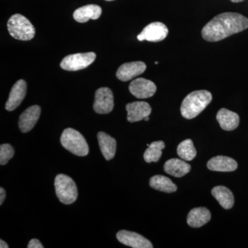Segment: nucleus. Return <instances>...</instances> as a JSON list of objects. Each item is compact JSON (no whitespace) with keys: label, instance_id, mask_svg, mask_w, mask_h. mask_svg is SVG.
I'll return each mask as SVG.
<instances>
[{"label":"nucleus","instance_id":"f257e3e1","mask_svg":"<svg viewBox=\"0 0 248 248\" xmlns=\"http://www.w3.org/2000/svg\"><path fill=\"white\" fill-rule=\"evenodd\" d=\"M248 19L236 13H224L214 17L202 29V36L208 42H218L247 29Z\"/></svg>","mask_w":248,"mask_h":248},{"label":"nucleus","instance_id":"f03ea898","mask_svg":"<svg viewBox=\"0 0 248 248\" xmlns=\"http://www.w3.org/2000/svg\"><path fill=\"white\" fill-rule=\"evenodd\" d=\"M213 99L211 93L207 91H197L190 93L183 101L181 112L184 118L194 119L200 115Z\"/></svg>","mask_w":248,"mask_h":248},{"label":"nucleus","instance_id":"7ed1b4c3","mask_svg":"<svg viewBox=\"0 0 248 248\" xmlns=\"http://www.w3.org/2000/svg\"><path fill=\"white\" fill-rule=\"evenodd\" d=\"M62 146L67 151L79 156H84L89 153L87 142L79 132L73 128H66L63 130L60 138Z\"/></svg>","mask_w":248,"mask_h":248},{"label":"nucleus","instance_id":"20e7f679","mask_svg":"<svg viewBox=\"0 0 248 248\" xmlns=\"http://www.w3.org/2000/svg\"><path fill=\"white\" fill-rule=\"evenodd\" d=\"M10 35L16 40L29 41L35 35V29L27 17L20 14L11 16L7 24Z\"/></svg>","mask_w":248,"mask_h":248},{"label":"nucleus","instance_id":"39448f33","mask_svg":"<svg viewBox=\"0 0 248 248\" xmlns=\"http://www.w3.org/2000/svg\"><path fill=\"white\" fill-rule=\"evenodd\" d=\"M55 192L62 203L70 205L74 203L78 197L76 183L66 174H60L55 179Z\"/></svg>","mask_w":248,"mask_h":248},{"label":"nucleus","instance_id":"423d86ee","mask_svg":"<svg viewBox=\"0 0 248 248\" xmlns=\"http://www.w3.org/2000/svg\"><path fill=\"white\" fill-rule=\"evenodd\" d=\"M96 57V54L93 52L68 55L62 60L60 67L65 71H79L92 64L95 60Z\"/></svg>","mask_w":248,"mask_h":248},{"label":"nucleus","instance_id":"0eeeda50","mask_svg":"<svg viewBox=\"0 0 248 248\" xmlns=\"http://www.w3.org/2000/svg\"><path fill=\"white\" fill-rule=\"evenodd\" d=\"M114 96L108 88L103 87L97 90L93 104L94 110L98 114H108L113 110Z\"/></svg>","mask_w":248,"mask_h":248},{"label":"nucleus","instance_id":"6e6552de","mask_svg":"<svg viewBox=\"0 0 248 248\" xmlns=\"http://www.w3.org/2000/svg\"><path fill=\"white\" fill-rule=\"evenodd\" d=\"M169 34V29L161 22H153L148 24L143 29V31L138 35L139 41L158 42L164 40Z\"/></svg>","mask_w":248,"mask_h":248},{"label":"nucleus","instance_id":"1a4fd4ad","mask_svg":"<svg viewBox=\"0 0 248 248\" xmlns=\"http://www.w3.org/2000/svg\"><path fill=\"white\" fill-rule=\"evenodd\" d=\"M129 91L138 99H146L154 95L156 91V86L150 80L138 78L130 83Z\"/></svg>","mask_w":248,"mask_h":248},{"label":"nucleus","instance_id":"9d476101","mask_svg":"<svg viewBox=\"0 0 248 248\" xmlns=\"http://www.w3.org/2000/svg\"><path fill=\"white\" fill-rule=\"evenodd\" d=\"M117 239L125 246L134 248H153L149 240L133 232L121 231L117 234Z\"/></svg>","mask_w":248,"mask_h":248},{"label":"nucleus","instance_id":"9b49d317","mask_svg":"<svg viewBox=\"0 0 248 248\" xmlns=\"http://www.w3.org/2000/svg\"><path fill=\"white\" fill-rule=\"evenodd\" d=\"M146 69V65L143 62H128L119 68L116 76L121 81H128L144 73Z\"/></svg>","mask_w":248,"mask_h":248},{"label":"nucleus","instance_id":"f8f14e48","mask_svg":"<svg viewBox=\"0 0 248 248\" xmlns=\"http://www.w3.org/2000/svg\"><path fill=\"white\" fill-rule=\"evenodd\" d=\"M41 108L35 105L28 108L19 117V128L23 133L31 131L40 118Z\"/></svg>","mask_w":248,"mask_h":248},{"label":"nucleus","instance_id":"ddd939ff","mask_svg":"<svg viewBox=\"0 0 248 248\" xmlns=\"http://www.w3.org/2000/svg\"><path fill=\"white\" fill-rule=\"evenodd\" d=\"M128 112V121L130 123L144 120L151 115L152 108L149 104L145 102H135L128 104L125 107Z\"/></svg>","mask_w":248,"mask_h":248},{"label":"nucleus","instance_id":"4468645a","mask_svg":"<svg viewBox=\"0 0 248 248\" xmlns=\"http://www.w3.org/2000/svg\"><path fill=\"white\" fill-rule=\"evenodd\" d=\"M27 89V82L24 80H19L14 84L10 93L9 99L5 106L6 110H14L20 105L25 98Z\"/></svg>","mask_w":248,"mask_h":248},{"label":"nucleus","instance_id":"2eb2a0df","mask_svg":"<svg viewBox=\"0 0 248 248\" xmlns=\"http://www.w3.org/2000/svg\"><path fill=\"white\" fill-rule=\"evenodd\" d=\"M208 168L210 170L217 172H232L238 167L237 163L231 157L217 156L209 160Z\"/></svg>","mask_w":248,"mask_h":248},{"label":"nucleus","instance_id":"dca6fc26","mask_svg":"<svg viewBox=\"0 0 248 248\" xmlns=\"http://www.w3.org/2000/svg\"><path fill=\"white\" fill-rule=\"evenodd\" d=\"M102 14V9L100 6L89 4L77 9L73 14V17L78 22L85 23L89 19H99Z\"/></svg>","mask_w":248,"mask_h":248},{"label":"nucleus","instance_id":"f3484780","mask_svg":"<svg viewBox=\"0 0 248 248\" xmlns=\"http://www.w3.org/2000/svg\"><path fill=\"white\" fill-rule=\"evenodd\" d=\"M217 120L223 130L231 131L235 130L239 124V116L235 112L222 108L217 115Z\"/></svg>","mask_w":248,"mask_h":248},{"label":"nucleus","instance_id":"a211bd4d","mask_svg":"<svg viewBox=\"0 0 248 248\" xmlns=\"http://www.w3.org/2000/svg\"><path fill=\"white\" fill-rule=\"evenodd\" d=\"M97 139L99 148L104 158L107 161L113 159L117 149V141L115 139L104 132H99L97 134Z\"/></svg>","mask_w":248,"mask_h":248},{"label":"nucleus","instance_id":"6ab92c4d","mask_svg":"<svg viewBox=\"0 0 248 248\" xmlns=\"http://www.w3.org/2000/svg\"><path fill=\"white\" fill-rule=\"evenodd\" d=\"M164 169L165 172L173 177H182L190 172L191 166L184 160L171 159L165 163Z\"/></svg>","mask_w":248,"mask_h":248},{"label":"nucleus","instance_id":"aec40b11","mask_svg":"<svg viewBox=\"0 0 248 248\" xmlns=\"http://www.w3.org/2000/svg\"><path fill=\"white\" fill-rule=\"evenodd\" d=\"M211 218V214L205 208L192 209L187 215V222L192 228H200L206 224Z\"/></svg>","mask_w":248,"mask_h":248},{"label":"nucleus","instance_id":"412c9836","mask_svg":"<svg viewBox=\"0 0 248 248\" xmlns=\"http://www.w3.org/2000/svg\"><path fill=\"white\" fill-rule=\"evenodd\" d=\"M212 195L223 208L229 210L234 203V195L229 189L224 186H216L212 190Z\"/></svg>","mask_w":248,"mask_h":248},{"label":"nucleus","instance_id":"4be33fe9","mask_svg":"<svg viewBox=\"0 0 248 248\" xmlns=\"http://www.w3.org/2000/svg\"><path fill=\"white\" fill-rule=\"evenodd\" d=\"M150 186L155 190L167 193L175 192L177 189V186L169 178L162 175H156L152 177L150 180Z\"/></svg>","mask_w":248,"mask_h":248},{"label":"nucleus","instance_id":"5701e85b","mask_svg":"<svg viewBox=\"0 0 248 248\" xmlns=\"http://www.w3.org/2000/svg\"><path fill=\"white\" fill-rule=\"evenodd\" d=\"M165 148L164 141H158L153 142L148 149L145 151L143 158L147 163L157 162L162 155V150Z\"/></svg>","mask_w":248,"mask_h":248},{"label":"nucleus","instance_id":"b1692460","mask_svg":"<svg viewBox=\"0 0 248 248\" xmlns=\"http://www.w3.org/2000/svg\"><path fill=\"white\" fill-rule=\"evenodd\" d=\"M177 154L180 156L181 159L186 161H192L195 159L197 155V151L192 140H186L183 141L178 146Z\"/></svg>","mask_w":248,"mask_h":248},{"label":"nucleus","instance_id":"393cba45","mask_svg":"<svg viewBox=\"0 0 248 248\" xmlns=\"http://www.w3.org/2000/svg\"><path fill=\"white\" fill-rule=\"evenodd\" d=\"M14 148L8 143L0 146V164L6 165L14 156Z\"/></svg>","mask_w":248,"mask_h":248},{"label":"nucleus","instance_id":"a878e982","mask_svg":"<svg viewBox=\"0 0 248 248\" xmlns=\"http://www.w3.org/2000/svg\"><path fill=\"white\" fill-rule=\"evenodd\" d=\"M28 248H44V246L38 239H33L31 240L28 245Z\"/></svg>","mask_w":248,"mask_h":248},{"label":"nucleus","instance_id":"bb28decb","mask_svg":"<svg viewBox=\"0 0 248 248\" xmlns=\"http://www.w3.org/2000/svg\"><path fill=\"white\" fill-rule=\"evenodd\" d=\"M5 198H6V192L3 187L0 188V205H2L4 203Z\"/></svg>","mask_w":248,"mask_h":248},{"label":"nucleus","instance_id":"cd10ccee","mask_svg":"<svg viewBox=\"0 0 248 248\" xmlns=\"http://www.w3.org/2000/svg\"><path fill=\"white\" fill-rule=\"evenodd\" d=\"M0 248H9V245L6 244L3 240H0Z\"/></svg>","mask_w":248,"mask_h":248},{"label":"nucleus","instance_id":"c85d7f7f","mask_svg":"<svg viewBox=\"0 0 248 248\" xmlns=\"http://www.w3.org/2000/svg\"><path fill=\"white\" fill-rule=\"evenodd\" d=\"M231 1L234 3L241 2V1H244V0H231Z\"/></svg>","mask_w":248,"mask_h":248},{"label":"nucleus","instance_id":"c756f323","mask_svg":"<svg viewBox=\"0 0 248 248\" xmlns=\"http://www.w3.org/2000/svg\"><path fill=\"white\" fill-rule=\"evenodd\" d=\"M145 121H148L149 120V117H146V118L144 119Z\"/></svg>","mask_w":248,"mask_h":248},{"label":"nucleus","instance_id":"7c9ffc66","mask_svg":"<svg viewBox=\"0 0 248 248\" xmlns=\"http://www.w3.org/2000/svg\"><path fill=\"white\" fill-rule=\"evenodd\" d=\"M158 63H159V62H155V64H158Z\"/></svg>","mask_w":248,"mask_h":248},{"label":"nucleus","instance_id":"2f4dec72","mask_svg":"<svg viewBox=\"0 0 248 248\" xmlns=\"http://www.w3.org/2000/svg\"><path fill=\"white\" fill-rule=\"evenodd\" d=\"M106 1H113V0H106Z\"/></svg>","mask_w":248,"mask_h":248}]
</instances>
